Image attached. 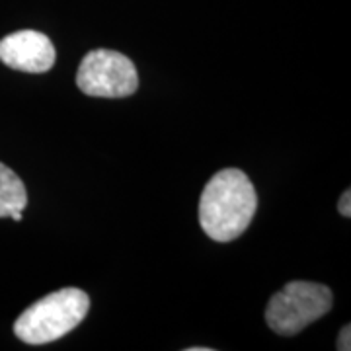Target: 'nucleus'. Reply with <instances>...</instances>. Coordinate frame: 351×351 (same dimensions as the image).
<instances>
[{"mask_svg":"<svg viewBox=\"0 0 351 351\" xmlns=\"http://www.w3.org/2000/svg\"><path fill=\"white\" fill-rule=\"evenodd\" d=\"M27 205V191H25L22 178L0 162V219L10 217L14 211H24Z\"/></svg>","mask_w":351,"mask_h":351,"instance_id":"nucleus-6","label":"nucleus"},{"mask_svg":"<svg viewBox=\"0 0 351 351\" xmlns=\"http://www.w3.org/2000/svg\"><path fill=\"white\" fill-rule=\"evenodd\" d=\"M338 350L339 351H350L351 350V326L350 324H346V326L339 330Z\"/></svg>","mask_w":351,"mask_h":351,"instance_id":"nucleus-7","label":"nucleus"},{"mask_svg":"<svg viewBox=\"0 0 351 351\" xmlns=\"http://www.w3.org/2000/svg\"><path fill=\"white\" fill-rule=\"evenodd\" d=\"M55 59L51 39L36 29H20L0 39V61L14 71L41 75L53 69Z\"/></svg>","mask_w":351,"mask_h":351,"instance_id":"nucleus-5","label":"nucleus"},{"mask_svg":"<svg viewBox=\"0 0 351 351\" xmlns=\"http://www.w3.org/2000/svg\"><path fill=\"white\" fill-rule=\"evenodd\" d=\"M76 86L92 98H127L137 92L138 73L123 53L94 49L78 66Z\"/></svg>","mask_w":351,"mask_h":351,"instance_id":"nucleus-4","label":"nucleus"},{"mask_svg":"<svg viewBox=\"0 0 351 351\" xmlns=\"http://www.w3.org/2000/svg\"><path fill=\"white\" fill-rule=\"evenodd\" d=\"M258 195L250 178L239 168H225L207 182L199 199V225L215 242L237 240L250 226Z\"/></svg>","mask_w":351,"mask_h":351,"instance_id":"nucleus-1","label":"nucleus"},{"mask_svg":"<svg viewBox=\"0 0 351 351\" xmlns=\"http://www.w3.org/2000/svg\"><path fill=\"white\" fill-rule=\"evenodd\" d=\"M332 311V291L313 281H291L265 306V322L279 336H295Z\"/></svg>","mask_w":351,"mask_h":351,"instance_id":"nucleus-3","label":"nucleus"},{"mask_svg":"<svg viewBox=\"0 0 351 351\" xmlns=\"http://www.w3.org/2000/svg\"><path fill=\"white\" fill-rule=\"evenodd\" d=\"M338 211H339V215H343V217H351V191L350 189H346V191H343V195L339 197Z\"/></svg>","mask_w":351,"mask_h":351,"instance_id":"nucleus-8","label":"nucleus"},{"mask_svg":"<svg viewBox=\"0 0 351 351\" xmlns=\"http://www.w3.org/2000/svg\"><path fill=\"white\" fill-rule=\"evenodd\" d=\"M90 311V297L82 289H59L27 306L14 322V334L29 346H43L73 332Z\"/></svg>","mask_w":351,"mask_h":351,"instance_id":"nucleus-2","label":"nucleus"}]
</instances>
